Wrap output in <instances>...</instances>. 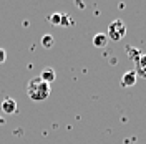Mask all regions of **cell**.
<instances>
[{
  "mask_svg": "<svg viewBox=\"0 0 146 144\" xmlns=\"http://www.w3.org/2000/svg\"><path fill=\"white\" fill-rule=\"evenodd\" d=\"M27 93H28V96H30V99H33V101H43V99H46L50 96V85L45 83L40 76H35V78H32V80L28 81Z\"/></svg>",
  "mask_w": 146,
  "mask_h": 144,
  "instance_id": "obj_1",
  "label": "cell"
},
{
  "mask_svg": "<svg viewBox=\"0 0 146 144\" xmlns=\"http://www.w3.org/2000/svg\"><path fill=\"white\" fill-rule=\"evenodd\" d=\"M126 35V27H125V23L121 22V20H115V22H111L108 27V40H113V42H119L123 36Z\"/></svg>",
  "mask_w": 146,
  "mask_h": 144,
  "instance_id": "obj_2",
  "label": "cell"
},
{
  "mask_svg": "<svg viewBox=\"0 0 146 144\" xmlns=\"http://www.w3.org/2000/svg\"><path fill=\"white\" fill-rule=\"evenodd\" d=\"M136 71H133V70H129V71H126L125 75H123V78H121V86H125V88H128V86H133L135 83H136Z\"/></svg>",
  "mask_w": 146,
  "mask_h": 144,
  "instance_id": "obj_3",
  "label": "cell"
},
{
  "mask_svg": "<svg viewBox=\"0 0 146 144\" xmlns=\"http://www.w3.org/2000/svg\"><path fill=\"white\" fill-rule=\"evenodd\" d=\"M2 111L7 113V114H13L17 111V101L12 98H7L2 101Z\"/></svg>",
  "mask_w": 146,
  "mask_h": 144,
  "instance_id": "obj_4",
  "label": "cell"
},
{
  "mask_svg": "<svg viewBox=\"0 0 146 144\" xmlns=\"http://www.w3.org/2000/svg\"><path fill=\"white\" fill-rule=\"evenodd\" d=\"M106 43H108L106 33H96V35L93 36V45L96 46V48H103V46H106Z\"/></svg>",
  "mask_w": 146,
  "mask_h": 144,
  "instance_id": "obj_5",
  "label": "cell"
},
{
  "mask_svg": "<svg viewBox=\"0 0 146 144\" xmlns=\"http://www.w3.org/2000/svg\"><path fill=\"white\" fill-rule=\"evenodd\" d=\"M40 78H42V80L45 81V83H48V85H50L52 81L56 80V73H55L53 68H46V70H43V71H42Z\"/></svg>",
  "mask_w": 146,
  "mask_h": 144,
  "instance_id": "obj_6",
  "label": "cell"
},
{
  "mask_svg": "<svg viewBox=\"0 0 146 144\" xmlns=\"http://www.w3.org/2000/svg\"><path fill=\"white\" fill-rule=\"evenodd\" d=\"M138 73H141V76L146 78V55H143V56L138 58Z\"/></svg>",
  "mask_w": 146,
  "mask_h": 144,
  "instance_id": "obj_7",
  "label": "cell"
},
{
  "mask_svg": "<svg viewBox=\"0 0 146 144\" xmlns=\"http://www.w3.org/2000/svg\"><path fill=\"white\" fill-rule=\"evenodd\" d=\"M48 22H50L52 25H55V27H60V25H62V13H60V12L52 13L50 18H48Z\"/></svg>",
  "mask_w": 146,
  "mask_h": 144,
  "instance_id": "obj_8",
  "label": "cell"
},
{
  "mask_svg": "<svg viewBox=\"0 0 146 144\" xmlns=\"http://www.w3.org/2000/svg\"><path fill=\"white\" fill-rule=\"evenodd\" d=\"M53 36L52 35H43L42 36V45L45 46V48H52V46H53Z\"/></svg>",
  "mask_w": 146,
  "mask_h": 144,
  "instance_id": "obj_9",
  "label": "cell"
},
{
  "mask_svg": "<svg viewBox=\"0 0 146 144\" xmlns=\"http://www.w3.org/2000/svg\"><path fill=\"white\" fill-rule=\"evenodd\" d=\"M68 25H72V20L68 18L66 13H62V27H68Z\"/></svg>",
  "mask_w": 146,
  "mask_h": 144,
  "instance_id": "obj_10",
  "label": "cell"
},
{
  "mask_svg": "<svg viewBox=\"0 0 146 144\" xmlns=\"http://www.w3.org/2000/svg\"><path fill=\"white\" fill-rule=\"evenodd\" d=\"M5 60H7V52L3 48H0V65L5 63Z\"/></svg>",
  "mask_w": 146,
  "mask_h": 144,
  "instance_id": "obj_11",
  "label": "cell"
},
{
  "mask_svg": "<svg viewBox=\"0 0 146 144\" xmlns=\"http://www.w3.org/2000/svg\"><path fill=\"white\" fill-rule=\"evenodd\" d=\"M5 123V119H2V116H0V124H3Z\"/></svg>",
  "mask_w": 146,
  "mask_h": 144,
  "instance_id": "obj_12",
  "label": "cell"
}]
</instances>
